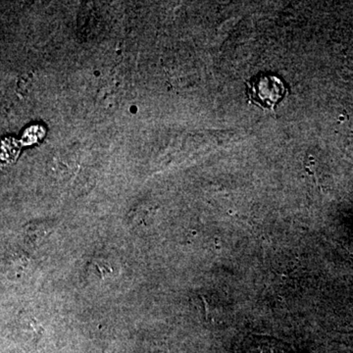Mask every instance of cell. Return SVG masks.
<instances>
[{"instance_id":"6da1fadb","label":"cell","mask_w":353,"mask_h":353,"mask_svg":"<svg viewBox=\"0 0 353 353\" xmlns=\"http://www.w3.org/2000/svg\"><path fill=\"white\" fill-rule=\"evenodd\" d=\"M250 101L265 108H273L286 92L284 83L274 75H259L248 83Z\"/></svg>"}]
</instances>
